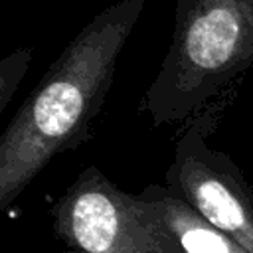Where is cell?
Segmentation results:
<instances>
[{
	"label": "cell",
	"mask_w": 253,
	"mask_h": 253,
	"mask_svg": "<svg viewBox=\"0 0 253 253\" xmlns=\"http://www.w3.org/2000/svg\"><path fill=\"white\" fill-rule=\"evenodd\" d=\"M146 0L99 12L63 47L0 138V208L8 210L53 156L77 148L111 91L117 59Z\"/></svg>",
	"instance_id": "1"
},
{
	"label": "cell",
	"mask_w": 253,
	"mask_h": 253,
	"mask_svg": "<svg viewBox=\"0 0 253 253\" xmlns=\"http://www.w3.org/2000/svg\"><path fill=\"white\" fill-rule=\"evenodd\" d=\"M253 69V0H176L166 55L140 99L154 126L190 123Z\"/></svg>",
	"instance_id": "2"
},
{
	"label": "cell",
	"mask_w": 253,
	"mask_h": 253,
	"mask_svg": "<svg viewBox=\"0 0 253 253\" xmlns=\"http://www.w3.org/2000/svg\"><path fill=\"white\" fill-rule=\"evenodd\" d=\"M53 233L81 253H182L152 194L123 192L85 168L53 208Z\"/></svg>",
	"instance_id": "3"
},
{
	"label": "cell",
	"mask_w": 253,
	"mask_h": 253,
	"mask_svg": "<svg viewBox=\"0 0 253 253\" xmlns=\"http://www.w3.org/2000/svg\"><path fill=\"white\" fill-rule=\"evenodd\" d=\"M227 99L229 95L186 125L166 170V186L206 221L253 253V186L225 152L208 144Z\"/></svg>",
	"instance_id": "4"
},
{
	"label": "cell",
	"mask_w": 253,
	"mask_h": 253,
	"mask_svg": "<svg viewBox=\"0 0 253 253\" xmlns=\"http://www.w3.org/2000/svg\"><path fill=\"white\" fill-rule=\"evenodd\" d=\"M146 190L158 204L164 223L182 253H249L233 237L206 221L168 186L150 184Z\"/></svg>",
	"instance_id": "5"
},
{
	"label": "cell",
	"mask_w": 253,
	"mask_h": 253,
	"mask_svg": "<svg viewBox=\"0 0 253 253\" xmlns=\"http://www.w3.org/2000/svg\"><path fill=\"white\" fill-rule=\"evenodd\" d=\"M32 53H34L32 47H22V49L12 51L0 61V113L6 111L20 81L24 79L30 67V61L34 57Z\"/></svg>",
	"instance_id": "6"
},
{
	"label": "cell",
	"mask_w": 253,
	"mask_h": 253,
	"mask_svg": "<svg viewBox=\"0 0 253 253\" xmlns=\"http://www.w3.org/2000/svg\"><path fill=\"white\" fill-rule=\"evenodd\" d=\"M65 253H81V251H65Z\"/></svg>",
	"instance_id": "7"
}]
</instances>
